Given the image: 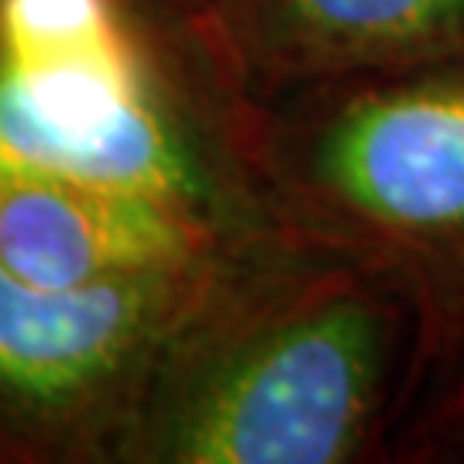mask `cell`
<instances>
[{
  "label": "cell",
  "instance_id": "cell-9",
  "mask_svg": "<svg viewBox=\"0 0 464 464\" xmlns=\"http://www.w3.org/2000/svg\"><path fill=\"white\" fill-rule=\"evenodd\" d=\"M176 4H193V7H197V11H199V7L207 4V0H176Z\"/></svg>",
  "mask_w": 464,
  "mask_h": 464
},
{
  "label": "cell",
  "instance_id": "cell-1",
  "mask_svg": "<svg viewBox=\"0 0 464 464\" xmlns=\"http://www.w3.org/2000/svg\"><path fill=\"white\" fill-rule=\"evenodd\" d=\"M416 385L410 306L296 241L179 348L117 450L162 464L362 461Z\"/></svg>",
  "mask_w": 464,
  "mask_h": 464
},
{
  "label": "cell",
  "instance_id": "cell-8",
  "mask_svg": "<svg viewBox=\"0 0 464 464\" xmlns=\"http://www.w3.org/2000/svg\"><path fill=\"white\" fill-rule=\"evenodd\" d=\"M420 450H437V458H464V358L461 365L454 368L433 399L430 413L420 427Z\"/></svg>",
  "mask_w": 464,
  "mask_h": 464
},
{
  "label": "cell",
  "instance_id": "cell-2",
  "mask_svg": "<svg viewBox=\"0 0 464 464\" xmlns=\"http://www.w3.org/2000/svg\"><path fill=\"white\" fill-rule=\"evenodd\" d=\"M258 138V176L285 227L396 293L420 382L464 358V66L314 86Z\"/></svg>",
  "mask_w": 464,
  "mask_h": 464
},
{
  "label": "cell",
  "instance_id": "cell-7",
  "mask_svg": "<svg viewBox=\"0 0 464 464\" xmlns=\"http://www.w3.org/2000/svg\"><path fill=\"white\" fill-rule=\"evenodd\" d=\"M0 80L42 117L76 124L162 93L121 0H0Z\"/></svg>",
  "mask_w": 464,
  "mask_h": 464
},
{
  "label": "cell",
  "instance_id": "cell-4",
  "mask_svg": "<svg viewBox=\"0 0 464 464\" xmlns=\"http://www.w3.org/2000/svg\"><path fill=\"white\" fill-rule=\"evenodd\" d=\"M199 34L248 97L464 66V0H207Z\"/></svg>",
  "mask_w": 464,
  "mask_h": 464
},
{
  "label": "cell",
  "instance_id": "cell-6",
  "mask_svg": "<svg viewBox=\"0 0 464 464\" xmlns=\"http://www.w3.org/2000/svg\"><path fill=\"white\" fill-rule=\"evenodd\" d=\"M14 176L103 186L227 220L214 169L162 93L107 124L76 128L34 114L0 80V179Z\"/></svg>",
  "mask_w": 464,
  "mask_h": 464
},
{
  "label": "cell",
  "instance_id": "cell-5",
  "mask_svg": "<svg viewBox=\"0 0 464 464\" xmlns=\"http://www.w3.org/2000/svg\"><path fill=\"white\" fill-rule=\"evenodd\" d=\"M285 234L282 224L227 227L224 217L72 179H0V266L45 289L197 268Z\"/></svg>",
  "mask_w": 464,
  "mask_h": 464
},
{
  "label": "cell",
  "instance_id": "cell-3",
  "mask_svg": "<svg viewBox=\"0 0 464 464\" xmlns=\"http://www.w3.org/2000/svg\"><path fill=\"white\" fill-rule=\"evenodd\" d=\"M289 245L293 234L90 289H45L0 266V437L24 450H117L179 348Z\"/></svg>",
  "mask_w": 464,
  "mask_h": 464
}]
</instances>
